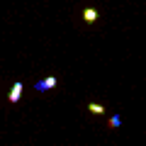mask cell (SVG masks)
<instances>
[{"instance_id":"1","label":"cell","mask_w":146,"mask_h":146,"mask_svg":"<svg viewBox=\"0 0 146 146\" xmlns=\"http://www.w3.org/2000/svg\"><path fill=\"white\" fill-rule=\"evenodd\" d=\"M56 85H58V78L56 76H49V78H44V80H36L34 90H42L44 93V90H51V88H56Z\"/></svg>"},{"instance_id":"2","label":"cell","mask_w":146,"mask_h":146,"mask_svg":"<svg viewBox=\"0 0 146 146\" xmlns=\"http://www.w3.org/2000/svg\"><path fill=\"white\" fill-rule=\"evenodd\" d=\"M98 17H100V12L95 10V7H85V10H83V20L88 22V25H93V22H98Z\"/></svg>"},{"instance_id":"3","label":"cell","mask_w":146,"mask_h":146,"mask_svg":"<svg viewBox=\"0 0 146 146\" xmlns=\"http://www.w3.org/2000/svg\"><path fill=\"white\" fill-rule=\"evenodd\" d=\"M20 98H22V80H17L10 90V102H20Z\"/></svg>"},{"instance_id":"4","label":"cell","mask_w":146,"mask_h":146,"mask_svg":"<svg viewBox=\"0 0 146 146\" xmlns=\"http://www.w3.org/2000/svg\"><path fill=\"white\" fill-rule=\"evenodd\" d=\"M88 110L93 112V115H100V117L105 115V107H102V105H98V102H90V105H88Z\"/></svg>"},{"instance_id":"5","label":"cell","mask_w":146,"mask_h":146,"mask_svg":"<svg viewBox=\"0 0 146 146\" xmlns=\"http://www.w3.org/2000/svg\"><path fill=\"white\" fill-rule=\"evenodd\" d=\"M122 124V119H119V115H112L110 117V127H112V129H117V127Z\"/></svg>"}]
</instances>
